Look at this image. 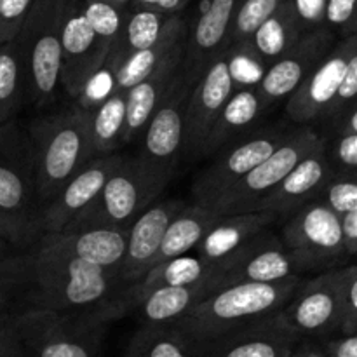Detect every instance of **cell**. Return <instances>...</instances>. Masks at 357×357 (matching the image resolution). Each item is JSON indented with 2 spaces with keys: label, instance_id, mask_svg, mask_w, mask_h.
Here are the masks:
<instances>
[{
  "label": "cell",
  "instance_id": "1",
  "mask_svg": "<svg viewBox=\"0 0 357 357\" xmlns=\"http://www.w3.org/2000/svg\"><path fill=\"white\" fill-rule=\"evenodd\" d=\"M31 272L24 310L87 312L126 305V286L119 272L66 253L45 236L30 250Z\"/></svg>",
  "mask_w": 357,
  "mask_h": 357
},
{
  "label": "cell",
  "instance_id": "2",
  "mask_svg": "<svg viewBox=\"0 0 357 357\" xmlns=\"http://www.w3.org/2000/svg\"><path fill=\"white\" fill-rule=\"evenodd\" d=\"M38 195L45 206L93 160L89 110L80 105L49 112L26 122Z\"/></svg>",
  "mask_w": 357,
  "mask_h": 357
},
{
  "label": "cell",
  "instance_id": "3",
  "mask_svg": "<svg viewBox=\"0 0 357 357\" xmlns=\"http://www.w3.org/2000/svg\"><path fill=\"white\" fill-rule=\"evenodd\" d=\"M303 278L279 282H241L211 293L174 326L202 352L229 331L279 312L291 300Z\"/></svg>",
  "mask_w": 357,
  "mask_h": 357
},
{
  "label": "cell",
  "instance_id": "4",
  "mask_svg": "<svg viewBox=\"0 0 357 357\" xmlns=\"http://www.w3.org/2000/svg\"><path fill=\"white\" fill-rule=\"evenodd\" d=\"M122 307L87 312L21 310L16 316L23 357H100L112 321L126 316Z\"/></svg>",
  "mask_w": 357,
  "mask_h": 357
},
{
  "label": "cell",
  "instance_id": "5",
  "mask_svg": "<svg viewBox=\"0 0 357 357\" xmlns=\"http://www.w3.org/2000/svg\"><path fill=\"white\" fill-rule=\"evenodd\" d=\"M167 183L169 180L150 169L138 155L122 157L98 197L86 206L63 232L93 229L128 230L159 199Z\"/></svg>",
  "mask_w": 357,
  "mask_h": 357
},
{
  "label": "cell",
  "instance_id": "6",
  "mask_svg": "<svg viewBox=\"0 0 357 357\" xmlns=\"http://www.w3.org/2000/svg\"><path fill=\"white\" fill-rule=\"evenodd\" d=\"M66 0H33L16 42L26 75L28 103L49 108L61 89V23Z\"/></svg>",
  "mask_w": 357,
  "mask_h": 357
},
{
  "label": "cell",
  "instance_id": "7",
  "mask_svg": "<svg viewBox=\"0 0 357 357\" xmlns=\"http://www.w3.org/2000/svg\"><path fill=\"white\" fill-rule=\"evenodd\" d=\"M296 129L298 126L289 122L260 126L244 138L220 150L215 160L195 176L190 188L194 199L192 202L211 206L258 164L281 149L295 135Z\"/></svg>",
  "mask_w": 357,
  "mask_h": 357
},
{
  "label": "cell",
  "instance_id": "8",
  "mask_svg": "<svg viewBox=\"0 0 357 357\" xmlns=\"http://www.w3.org/2000/svg\"><path fill=\"white\" fill-rule=\"evenodd\" d=\"M0 211L42 234L44 204L35 180L26 122L0 126Z\"/></svg>",
  "mask_w": 357,
  "mask_h": 357
},
{
  "label": "cell",
  "instance_id": "9",
  "mask_svg": "<svg viewBox=\"0 0 357 357\" xmlns=\"http://www.w3.org/2000/svg\"><path fill=\"white\" fill-rule=\"evenodd\" d=\"M323 138L324 136H321L312 126H298L295 135L281 149H278L268 159L258 164L253 171H250L243 180L237 181L209 208L223 216L251 213L265 195L271 194L288 176L289 171L300 160L305 159L323 142Z\"/></svg>",
  "mask_w": 357,
  "mask_h": 357
},
{
  "label": "cell",
  "instance_id": "10",
  "mask_svg": "<svg viewBox=\"0 0 357 357\" xmlns=\"http://www.w3.org/2000/svg\"><path fill=\"white\" fill-rule=\"evenodd\" d=\"M279 237L309 271L326 267L347 257L342 216L319 199L284 220Z\"/></svg>",
  "mask_w": 357,
  "mask_h": 357
},
{
  "label": "cell",
  "instance_id": "11",
  "mask_svg": "<svg viewBox=\"0 0 357 357\" xmlns=\"http://www.w3.org/2000/svg\"><path fill=\"white\" fill-rule=\"evenodd\" d=\"M345 267L333 268L302 284L284 305L286 319L300 338H324L340 333L344 317Z\"/></svg>",
  "mask_w": 357,
  "mask_h": 357
},
{
  "label": "cell",
  "instance_id": "12",
  "mask_svg": "<svg viewBox=\"0 0 357 357\" xmlns=\"http://www.w3.org/2000/svg\"><path fill=\"white\" fill-rule=\"evenodd\" d=\"M110 47L96 37L80 0H66L61 23V91L80 98L103 72Z\"/></svg>",
  "mask_w": 357,
  "mask_h": 357
},
{
  "label": "cell",
  "instance_id": "13",
  "mask_svg": "<svg viewBox=\"0 0 357 357\" xmlns=\"http://www.w3.org/2000/svg\"><path fill=\"white\" fill-rule=\"evenodd\" d=\"M239 84L232 70V51L227 49L209 63L201 79L192 87L185 117L183 157H201L209 129Z\"/></svg>",
  "mask_w": 357,
  "mask_h": 357
},
{
  "label": "cell",
  "instance_id": "14",
  "mask_svg": "<svg viewBox=\"0 0 357 357\" xmlns=\"http://www.w3.org/2000/svg\"><path fill=\"white\" fill-rule=\"evenodd\" d=\"M190 91L192 84L183 75L139 136L142 150L138 157L150 169L169 181L183 155L185 117Z\"/></svg>",
  "mask_w": 357,
  "mask_h": 357
},
{
  "label": "cell",
  "instance_id": "15",
  "mask_svg": "<svg viewBox=\"0 0 357 357\" xmlns=\"http://www.w3.org/2000/svg\"><path fill=\"white\" fill-rule=\"evenodd\" d=\"M352 49L354 35L337 40L305 82L286 101V115L291 124L314 128V124L326 121L345 79Z\"/></svg>",
  "mask_w": 357,
  "mask_h": 357
},
{
  "label": "cell",
  "instance_id": "16",
  "mask_svg": "<svg viewBox=\"0 0 357 357\" xmlns=\"http://www.w3.org/2000/svg\"><path fill=\"white\" fill-rule=\"evenodd\" d=\"M337 40L338 38L326 26L305 31L300 40L284 56L272 63L258 80V93L265 107L271 110L274 105L288 101Z\"/></svg>",
  "mask_w": 357,
  "mask_h": 357
},
{
  "label": "cell",
  "instance_id": "17",
  "mask_svg": "<svg viewBox=\"0 0 357 357\" xmlns=\"http://www.w3.org/2000/svg\"><path fill=\"white\" fill-rule=\"evenodd\" d=\"M307 265L289 251L272 230H267L243 248L222 267L220 289L241 282H279L303 278Z\"/></svg>",
  "mask_w": 357,
  "mask_h": 357
},
{
  "label": "cell",
  "instance_id": "18",
  "mask_svg": "<svg viewBox=\"0 0 357 357\" xmlns=\"http://www.w3.org/2000/svg\"><path fill=\"white\" fill-rule=\"evenodd\" d=\"M239 0H201L192 21H187L183 75L197 82L209 63L229 49L230 31Z\"/></svg>",
  "mask_w": 357,
  "mask_h": 357
},
{
  "label": "cell",
  "instance_id": "19",
  "mask_svg": "<svg viewBox=\"0 0 357 357\" xmlns=\"http://www.w3.org/2000/svg\"><path fill=\"white\" fill-rule=\"evenodd\" d=\"M300 340L279 310L225 333L202 352V357H289Z\"/></svg>",
  "mask_w": 357,
  "mask_h": 357
},
{
  "label": "cell",
  "instance_id": "20",
  "mask_svg": "<svg viewBox=\"0 0 357 357\" xmlns=\"http://www.w3.org/2000/svg\"><path fill=\"white\" fill-rule=\"evenodd\" d=\"M333 173L335 169L330 162L326 142L323 138V142L305 159L300 160L271 194L265 195L255 206L253 211L268 213L279 222H284L300 208L317 201Z\"/></svg>",
  "mask_w": 357,
  "mask_h": 357
},
{
  "label": "cell",
  "instance_id": "21",
  "mask_svg": "<svg viewBox=\"0 0 357 357\" xmlns=\"http://www.w3.org/2000/svg\"><path fill=\"white\" fill-rule=\"evenodd\" d=\"M185 206L187 202L181 199H157L129 227L124 261L121 267V281L126 288L138 284L152 271L167 227Z\"/></svg>",
  "mask_w": 357,
  "mask_h": 357
},
{
  "label": "cell",
  "instance_id": "22",
  "mask_svg": "<svg viewBox=\"0 0 357 357\" xmlns=\"http://www.w3.org/2000/svg\"><path fill=\"white\" fill-rule=\"evenodd\" d=\"M122 157L124 155L121 153H110L89 160L45 206L42 215V234L63 232L66 225L98 197L108 178L121 164Z\"/></svg>",
  "mask_w": 357,
  "mask_h": 357
},
{
  "label": "cell",
  "instance_id": "23",
  "mask_svg": "<svg viewBox=\"0 0 357 357\" xmlns=\"http://www.w3.org/2000/svg\"><path fill=\"white\" fill-rule=\"evenodd\" d=\"M183 54L185 42L178 45L167 56L166 61L153 70L146 79L126 91V128L122 145L135 142L142 136L150 119L180 82L183 77Z\"/></svg>",
  "mask_w": 357,
  "mask_h": 357
},
{
  "label": "cell",
  "instance_id": "24",
  "mask_svg": "<svg viewBox=\"0 0 357 357\" xmlns=\"http://www.w3.org/2000/svg\"><path fill=\"white\" fill-rule=\"evenodd\" d=\"M275 223H279L275 216L260 211L222 215L195 248V257L216 267L222 274V267L230 258L236 257L246 244L257 239L258 236L272 230Z\"/></svg>",
  "mask_w": 357,
  "mask_h": 357
},
{
  "label": "cell",
  "instance_id": "25",
  "mask_svg": "<svg viewBox=\"0 0 357 357\" xmlns=\"http://www.w3.org/2000/svg\"><path fill=\"white\" fill-rule=\"evenodd\" d=\"M267 112L268 108L265 107L258 93L257 84L237 87L209 129L208 138L202 145L201 157L216 155L230 143L244 138L251 131L260 128L258 124Z\"/></svg>",
  "mask_w": 357,
  "mask_h": 357
},
{
  "label": "cell",
  "instance_id": "26",
  "mask_svg": "<svg viewBox=\"0 0 357 357\" xmlns=\"http://www.w3.org/2000/svg\"><path fill=\"white\" fill-rule=\"evenodd\" d=\"M128 234L129 229H93L72 234H42V236L47 237L54 246L61 248L66 253L89 261V264L100 265L107 271L119 272L121 275Z\"/></svg>",
  "mask_w": 357,
  "mask_h": 357
},
{
  "label": "cell",
  "instance_id": "27",
  "mask_svg": "<svg viewBox=\"0 0 357 357\" xmlns=\"http://www.w3.org/2000/svg\"><path fill=\"white\" fill-rule=\"evenodd\" d=\"M303 33L305 31L300 26L291 0H286L267 21L257 28L246 44L236 49L250 56L265 72L272 63L284 56Z\"/></svg>",
  "mask_w": 357,
  "mask_h": 357
},
{
  "label": "cell",
  "instance_id": "28",
  "mask_svg": "<svg viewBox=\"0 0 357 357\" xmlns=\"http://www.w3.org/2000/svg\"><path fill=\"white\" fill-rule=\"evenodd\" d=\"M218 289V279L202 281L192 286L159 288L132 303L129 310L138 314L142 324H174L187 316L197 303Z\"/></svg>",
  "mask_w": 357,
  "mask_h": 357
},
{
  "label": "cell",
  "instance_id": "29",
  "mask_svg": "<svg viewBox=\"0 0 357 357\" xmlns=\"http://www.w3.org/2000/svg\"><path fill=\"white\" fill-rule=\"evenodd\" d=\"M185 38H187V20L181 14L171 16L155 44L131 54L119 66L117 72L112 75L110 93H121V91L126 93L138 82H142L143 79H146L153 70L159 68L166 61L167 56L178 45L183 44Z\"/></svg>",
  "mask_w": 357,
  "mask_h": 357
},
{
  "label": "cell",
  "instance_id": "30",
  "mask_svg": "<svg viewBox=\"0 0 357 357\" xmlns=\"http://www.w3.org/2000/svg\"><path fill=\"white\" fill-rule=\"evenodd\" d=\"M220 216L222 215L216 213L215 209L209 208V206L199 204V202H192V204L185 206L167 227L166 234H164L162 246L157 253L152 268L195 251V248L204 239L209 229L218 222Z\"/></svg>",
  "mask_w": 357,
  "mask_h": 357
},
{
  "label": "cell",
  "instance_id": "31",
  "mask_svg": "<svg viewBox=\"0 0 357 357\" xmlns=\"http://www.w3.org/2000/svg\"><path fill=\"white\" fill-rule=\"evenodd\" d=\"M220 271L213 265L206 264L195 255H185V257L174 258V260L160 264L153 267L138 284L126 289V305L128 312L132 303L138 302L150 291L159 288H178V286H192L202 281H211L218 279Z\"/></svg>",
  "mask_w": 357,
  "mask_h": 357
},
{
  "label": "cell",
  "instance_id": "32",
  "mask_svg": "<svg viewBox=\"0 0 357 357\" xmlns=\"http://www.w3.org/2000/svg\"><path fill=\"white\" fill-rule=\"evenodd\" d=\"M171 16L145 9H126L124 26L114 47L110 49L103 72L114 75L119 66L135 52L155 44Z\"/></svg>",
  "mask_w": 357,
  "mask_h": 357
},
{
  "label": "cell",
  "instance_id": "33",
  "mask_svg": "<svg viewBox=\"0 0 357 357\" xmlns=\"http://www.w3.org/2000/svg\"><path fill=\"white\" fill-rule=\"evenodd\" d=\"M124 357H202L190 338L174 324H142Z\"/></svg>",
  "mask_w": 357,
  "mask_h": 357
},
{
  "label": "cell",
  "instance_id": "34",
  "mask_svg": "<svg viewBox=\"0 0 357 357\" xmlns=\"http://www.w3.org/2000/svg\"><path fill=\"white\" fill-rule=\"evenodd\" d=\"M89 110V135L94 155L119 150L126 128V93H110Z\"/></svg>",
  "mask_w": 357,
  "mask_h": 357
},
{
  "label": "cell",
  "instance_id": "35",
  "mask_svg": "<svg viewBox=\"0 0 357 357\" xmlns=\"http://www.w3.org/2000/svg\"><path fill=\"white\" fill-rule=\"evenodd\" d=\"M30 250H16L0 244V314L21 312L26 305L30 288Z\"/></svg>",
  "mask_w": 357,
  "mask_h": 357
},
{
  "label": "cell",
  "instance_id": "36",
  "mask_svg": "<svg viewBox=\"0 0 357 357\" xmlns=\"http://www.w3.org/2000/svg\"><path fill=\"white\" fill-rule=\"evenodd\" d=\"M28 103L26 75L16 38L0 44V126L17 119Z\"/></svg>",
  "mask_w": 357,
  "mask_h": 357
},
{
  "label": "cell",
  "instance_id": "37",
  "mask_svg": "<svg viewBox=\"0 0 357 357\" xmlns=\"http://www.w3.org/2000/svg\"><path fill=\"white\" fill-rule=\"evenodd\" d=\"M286 0H239L232 31H230L229 49L241 47L250 40L264 21H267Z\"/></svg>",
  "mask_w": 357,
  "mask_h": 357
},
{
  "label": "cell",
  "instance_id": "38",
  "mask_svg": "<svg viewBox=\"0 0 357 357\" xmlns=\"http://www.w3.org/2000/svg\"><path fill=\"white\" fill-rule=\"evenodd\" d=\"M80 6L96 37L110 49L114 47L124 26L126 9L112 6L105 0H80Z\"/></svg>",
  "mask_w": 357,
  "mask_h": 357
},
{
  "label": "cell",
  "instance_id": "39",
  "mask_svg": "<svg viewBox=\"0 0 357 357\" xmlns=\"http://www.w3.org/2000/svg\"><path fill=\"white\" fill-rule=\"evenodd\" d=\"M338 216L357 209V171H335L319 195Z\"/></svg>",
  "mask_w": 357,
  "mask_h": 357
},
{
  "label": "cell",
  "instance_id": "40",
  "mask_svg": "<svg viewBox=\"0 0 357 357\" xmlns=\"http://www.w3.org/2000/svg\"><path fill=\"white\" fill-rule=\"evenodd\" d=\"M324 24L340 40L357 33V0H326Z\"/></svg>",
  "mask_w": 357,
  "mask_h": 357
},
{
  "label": "cell",
  "instance_id": "41",
  "mask_svg": "<svg viewBox=\"0 0 357 357\" xmlns=\"http://www.w3.org/2000/svg\"><path fill=\"white\" fill-rule=\"evenodd\" d=\"M33 0H0V44L17 37Z\"/></svg>",
  "mask_w": 357,
  "mask_h": 357
},
{
  "label": "cell",
  "instance_id": "42",
  "mask_svg": "<svg viewBox=\"0 0 357 357\" xmlns=\"http://www.w3.org/2000/svg\"><path fill=\"white\" fill-rule=\"evenodd\" d=\"M324 142L335 171H357V135H335Z\"/></svg>",
  "mask_w": 357,
  "mask_h": 357
},
{
  "label": "cell",
  "instance_id": "43",
  "mask_svg": "<svg viewBox=\"0 0 357 357\" xmlns=\"http://www.w3.org/2000/svg\"><path fill=\"white\" fill-rule=\"evenodd\" d=\"M356 101H357V33L354 35V49H352V54L351 58H349L345 79L344 82H342L340 91H338L337 100H335L333 107H331L330 115H328V119L323 122V124L328 126L330 122H333L335 119L340 117V115L344 114L351 105H354Z\"/></svg>",
  "mask_w": 357,
  "mask_h": 357
},
{
  "label": "cell",
  "instance_id": "44",
  "mask_svg": "<svg viewBox=\"0 0 357 357\" xmlns=\"http://www.w3.org/2000/svg\"><path fill=\"white\" fill-rule=\"evenodd\" d=\"M42 234L0 211V241L16 250L28 251L38 243Z\"/></svg>",
  "mask_w": 357,
  "mask_h": 357
},
{
  "label": "cell",
  "instance_id": "45",
  "mask_svg": "<svg viewBox=\"0 0 357 357\" xmlns=\"http://www.w3.org/2000/svg\"><path fill=\"white\" fill-rule=\"evenodd\" d=\"M344 284V317H342L340 335L357 331V265L345 267Z\"/></svg>",
  "mask_w": 357,
  "mask_h": 357
},
{
  "label": "cell",
  "instance_id": "46",
  "mask_svg": "<svg viewBox=\"0 0 357 357\" xmlns=\"http://www.w3.org/2000/svg\"><path fill=\"white\" fill-rule=\"evenodd\" d=\"M298 23L303 31H312L324 24V13H326V0H291Z\"/></svg>",
  "mask_w": 357,
  "mask_h": 357
},
{
  "label": "cell",
  "instance_id": "47",
  "mask_svg": "<svg viewBox=\"0 0 357 357\" xmlns=\"http://www.w3.org/2000/svg\"><path fill=\"white\" fill-rule=\"evenodd\" d=\"M14 312L0 314V357H23Z\"/></svg>",
  "mask_w": 357,
  "mask_h": 357
},
{
  "label": "cell",
  "instance_id": "48",
  "mask_svg": "<svg viewBox=\"0 0 357 357\" xmlns=\"http://www.w3.org/2000/svg\"><path fill=\"white\" fill-rule=\"evenodd\" d=\"M192 0H131L126 9H145L164 16H176Z\"/></svg>",
  "mask_w": 357,
  "mask_h": 357
},
{
  "label": "cell",
  "instance_id": "49",
  "mask_svg": "<svg viewBox=\"0 0 357 357\" xmlns=\"http://www.w3.org/2000/svg\"><path fill=\"white\" fill-rule=\"evenodd\" d=\"M330 357H357V331L321 342Z\"/></svg>",
  "mask_w": 357,
  "mask_h": 357
},
{
  "label": "cell",
  "instance_id": "50",
  "mask_svg": "<svg viewBox=\"0 0 357 357\" xmlns=\"http://www.w3.org/2000/svg\"><path fill=\"white\" fill-rule=\"evenodd\" d=\"M326 128L331 131V136L357 135V101L354 105H351L340 117H337L333 122H330Z\"/></svg>",
  "mask_w": 357,
  "mask_h": 357
},
{
  "label": "cell",
  "instance_id": "51",
  "mask_svg": "<svg viewBox=\"0 0 357 357\" xmlns=\"http://www.w3.org/2000/svg\"><path fill=\"white\" fill-rule=\"evenodd\" d=\"M342 230L347 255H357V209L342 216Z\"/></svg>",
  "mask_w": 357,
  "mask_h": 357
},
{
  "label": "cell",
  "instance_id": "52",
  "mask_svg": "<svg viewBox=\"0 0 357 357\" xmlns=\"http://www.w3.org/2000/svg\"><path fill=\"white\" fill-rule=\"evenodd\" d=\"M289 357H330L328 352L324 351L323 344L316 340H310V338H303L298 344L295 345V349L291 351Z\"/></svg>",
  "mask_w": 357,
  "mask_h": 357
},
{
  "label": "cell",
  "instance_id": "53",
  "mask_svg": "<svg viewBox=\"0 0 357 357\" xmlns=\"http://www.w3.org/2000/svg\"><path fill=\"white\" fill-rule=\"evenodd\" d=\"M105 2L112 3V6H117V7H122V9H126V7L129 6V2L131 0H105Z\"/></svg>",
  "mask_w": 357,
  "mask_h": 357
},
{
  "label": "cell",
  "instance_id": "54",
  "mask_svg": "<svg viewBox=\"0 0 357 357\" xmlns=\"http://www.w3.org/2000/svg\"><path fill=\"white\" fill-rule=\"evenodd\" d=\"M0 244H6V243H2V241H0ZM7 246H9V244H7Z\"/></svg>",
  "mask_w": 357,
  "mask_h": 357
}]
</instances>
